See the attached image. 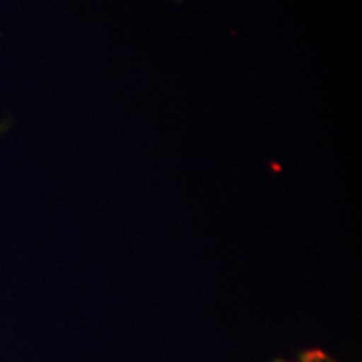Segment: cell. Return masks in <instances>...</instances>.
Returning <instances> with one entry per match:
<instances>
[{
  "instance_id": "obj_2",
  "label": "cell",
  "mask_w": 362,
  "mask_h": 362,
  "mask_svg": "<svg viewBox=\"0 0 362 362\" xmlns=\"http://www.w3.org/2000/svg\"><path fill=\"white\" fill-rule=\"evenodd\" d=\"M270 166H272V170H274V171H277V173H280V171H282V170H280V166L277 165V163H274V161H272V163H270Z\"/></svg>"
},
{
  "instance_id": "obj_1",
  "label": "cell",
  "mask_w": 362,
  "mask_h": 362,
  "mask_svg": "<svg viewBox=\"0 0 362 362\" xmlns=\"http://www.w3.org/2000/svg\"><path fill=\"white\" fill-rule=\"evenodd\" d=\"M304 362H332V361H329L327 357L315 351V352H310V354H307Z\"/></svg>"
}]
</instances>
